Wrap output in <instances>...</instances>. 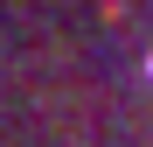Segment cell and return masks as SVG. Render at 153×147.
Segmentation results:
<instances>
[{"label": "cell", "instance_id": "cell-1", "mask_svg": "<svg viewBox=\"0 0 153 147\" xmlns=\"http://www.w3.org/2000/svg\"><path fill=\"white\" fill-rule=\"evenodd\" d=\"M146 77H153V56H146Z\"/></svg>", "mask_w": 153, "mask_h": 147}]
</instances>
